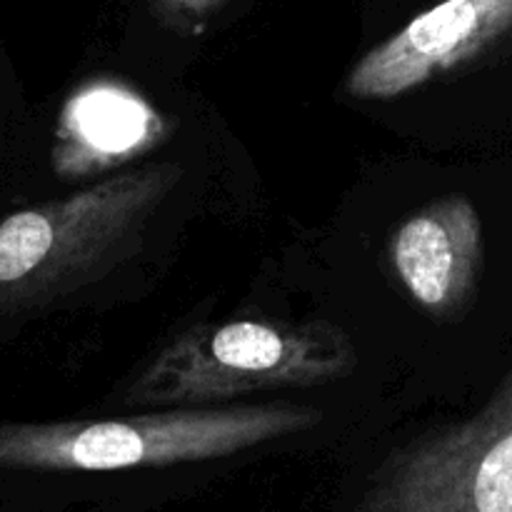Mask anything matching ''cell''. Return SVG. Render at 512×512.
Returning a JSON list of instances; mask_svg holds the SVG:
<instances>
[{
  "instance_id": "4",
  "label": "cell",
  "mask_w": 512,
  "mask_h": 512,
  "mask_svg": "<svg viewBox=\"0 0 512 512\" xmlns=\"http://www.w3.org/2000/svg\"><path fill=\"white\" fill-rule=\"evenodd\" d=\"M355 512H512V363L478 413L395 450Z\"/></svg>"
},
{
  "instance_id": "5",
  "label": "cell",
  "mask_w": 512,
  "mask_h": 512,
  "mask_svg": "<svg viewBox=\"0 0 512 512\" xmlns=\"http://www.w3.org/2000/svg\"><path fill=\"white\" fill-rule=\"evenodd\" d=\"M512 33V0H440L370 48L345 78L355 100H393L463 68Z\"/></svg>"
},
{
  "instance_id": "3",
  "label": "cell",
  "mask_w": 512,
  "mask_h": 512,
  "mask_svg": "<svg viewBox=\"0 0 512 512\" xmlns=\"http://www.w3.org/2000/svg\"><path fill=\"white\" fill-rule=\"evenodd\" d=\"M323 423L308 405L170 408L110 420L0 425V470L110 473L230 458Z\"/></svg>"
},
{
  "instance_id": "7",
  "label": "cell",
  "mask_w": 512,
  "mask_h": 512,
  "mask_svg": "<svg viewBox=\"0 0 512 512\" xmlns=\"http://www.w3.org/2000/svg\"><path fill=\"white\" fill-rule=\"evenodd\" d=\"M165 138V115L128 83L103 75L80 85L63 105L55 133V170L63 178L120 173Z\"/></svg>"
},
{
  "instance_id": "8",
  "label": "cell",
  "mask_w": 512,
  "mask_h": 512,
  "mask_svg": "<svg viewBox=\"0 0 512 512\" xmlns=\"http://www.w3.org/2000/svg\"><path fill=\"white\" fill-rule=\"evenodd\" d=\"M225 0H153L155 10L175 28L200 30L203 20L223 5Z\"/></svg>"
},
{
  "instance_id": "2",
  "label": "cell",
  "mask_w": 512,
  "mask_h": 512,
  "mask_svg": "<svg viewBox=\"0 0 512 512\" xmlns=\"http://www.w3.org/2000/svg\"><path fill=\"white\" fill-rule=\"evenodd\" d=\"M358 350L330 320L233 318L170 340L123 390L130 408H208L255 393L330 385L353 375Z\"/></svg>"
},
{
  "instance_id": "6",
  "label": "cell",
  "mask_w": 512,
  "mask_h": 512,
  "mask_svg": "<svg viewBox=\"0 0 512 512\" xmlns=\"http://www.w3.org/2000/svg\"><path fill=\"white\" fill-rule=\"evenodd\" d=\"M388 260L430 318H463L485 268L483 218L473 200L450 193L415 210L390 235Z\"/></svg>"
},
{
  "instance_id": "1",
  "label": "cell",
  "mask_w": 512,
  "mask_h": 512,
  "mask_svg": "<svg viewBox=\"0 0 512 512\" xmlns=\"http://www.w3.org/2000/svg\"><path fill=\"white\" fill-rule=\"evenodd\" d=\"M183 168L120 170L0 223V318L58 303L133 258Z\"/></svg>"
}]
</instances>
